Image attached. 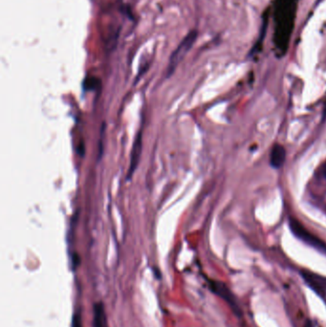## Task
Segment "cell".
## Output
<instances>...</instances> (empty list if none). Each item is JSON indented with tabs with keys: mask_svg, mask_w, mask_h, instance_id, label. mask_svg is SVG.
I'll return each mask as SVG.
<instances>
[{
	"mask_svg": "<svg viewBox=\"0 0 326 327\" xmlns=\"http://www.w3.org/2000/svg\"><path fill=\"white\" fill-rule=\"evenodd\" d=\"M289 227L291 232L296 238L304 242L308 246L317 250L319 253L326 256V243L322 241L319 237L309 232L303 224L296 220L295 218L291 217L289 219Z\"/></svg>",
	"mask_w": 326,
	"mask_h": 327,
	"instance_id": "1",
	"label": "cell"
},
{
	"mask_svg": "<svg viewBox=\"0 0 326 327\" xmlns=\"http://www.w3.org/2000/svg\"><path fill=\"white\" fill-rule=\"evenodd\" d=\"M197 36H198L197 31L189 32L184 38V39L181 41V43L176 48V50L171 54L168 70H167V77H171V75L173 74V72L178 66L179 63L183 61V59L187 54V52L192 49V47L194 46V42L197 39Z\"/></svg>",
	"mask_w": 326,
	"mask_h": 327,
	"instance_id": "2",
	"label": "cell"
},
{
	"mask_svg": "<svg viewBox=\"0 0 326 327\" xmlns=\"http://www.w3.org/2000/svg\"><path fill=\"white\" fill-rule=\"evenodd\" d=\"M208 285L210 291L215 294L216 296H220L224 302H226L228 305L231 307L233 313L235 315L240 316L241 309L239 305L237 304V301L235 296L232 293V291L226 285L225 283L221 281H211L208 280Z\"/></svg>",
	"mask_w": 326,
	"mask_h": 327,
	"instance_id": "3",
	"label": "cell"
},
{
	"mask_svg": "<svg viewBox=\"0 0 326 327\" xmlns=\"http://www.w3.org/2000/svg\"><path fill=\"white\" fill-rule=\"evenodd\" d=\"M302 277L307 285L313 289L318 296L326 298V278L309 271H302Z\"/></svg>",
	"mask_w": 326,
	"mask_h": 327,
	"instance_id": "4",
	"label": "cell"
},
{
	"mask_svg": "<svg viewBox=\"0 0 326 327\" xmlns=\"http://www.w3.org/2000/svg\"><path fill=\"white\" fill-rule=\"evenodd\" d=\"M143 142H142V132H139L137 134V137L134 141L133 144L132 150L130 153V165H129V169L127 172V176L126 179L130 180L132 178L133 174L136 171L139 162H140L141 154H142V146Z\"/></svg>",
	"mask_w": 326,
	"mask_h": 327,
	"instance_id": "5",
	"label": "cell"
},
{
	"mask_svg": "<svg viewBox=\"0 0 326 327\" xmlns=\"http://www.w3.org/2000/svg\"><path fill=\"white\" fill-rule=\"evenodd\" d=\"M92 326L108 327L106 312H105L104 305L101 302H98V303L94 304Z\"/></svg>",
	"mask_w": 326,
	"mask_h": 327,
	"instance_id": "6",
	"label": "cell"
},
{
	"mask_svg": "<svg viewBox=\"0 0 326 327\" xmlns=\"http://www.w3.org/2000/svg\"><path fill=\"white\" fill-rule=\"evenodd\" d=\"M286 160V150L280 145L274 146L270 157V164L273 168L280 169Z\"/></svg>",
	"mask_w": 326,
	"mask_h": 327,
	"instance_id": "7",
	"label": "cell"
},
{
	"mask_svg": "<svg viewBox=\"0 0 326 327\" xmlns=\"http://www.w3.org/2000/svg\"><path fill=\"white\" fill-rule=\"evenodd\" d=\"M101 85V80L96 77H88L84 83V87L86 90L97 89Z\"/></svg>",
	"mask_w": 326,
	"mask_h": 327,
	"instance_id": "8",
	"label": "cell"
},
{
	"mask_svg": "<svg viewBox=\"0 0 326 327\" xmlns=\"http://www.w3.org/2000/svg\"><path fill=\"white\" fill-rule=\"evenodd\" d=\"M71 327H83V323H82V315L80 312L77 311L72 319V323H71Z\"/></svg>",
	"mask_w": 326,
	"mask_h": 327,
	"instance_id": "9",
	"label": "cell"
},
{
	"mask_svg": "<svg viewBox=\"0 0 326 327\" xmlns=\"http://www.w3.org/2000/svg\"><path fill=\"white\" fill-rule=\"evenodd\" d=\"M71 262H72V267L73 269H76L78 267L79 262H80V259H79V257H78V254H74L72 257H71Z\"/></svg>",
	"mask_w": 326,
	"mask_h": 327,
	"instance_id": "10",
	"label": "cell"
},
{
	"mask_svg": "<svg viewBox=\"0 0 326 327\" xmlns=\"http://www.w3.org/2000/svg\"><path fill=\"white\" fill-rule=\"evenodd\" d=\"M322 120L325 121L326 120V103L324 105V108H323V112H322Z\"/></svg>",
	"mask_w": 326,
	"mask_h": 327,
	"instance_id": "11",
	"label": "cell"
},
{
	"mask_svg": "<svg viewBox=\"0 0 326 327\" xmlns=\"http://www.w3.org/2000/svg\"><path fill=\"white\" fill-rule=\"evenodd\" d=\"M323 174H324V176L326 177V162L325 164H324V167H323Z\"/></svg>",
	"mask_w": 326,
	"mask_h": 327,
	"instance_id": "12",
	"label": "cell"
}]
</instances>
